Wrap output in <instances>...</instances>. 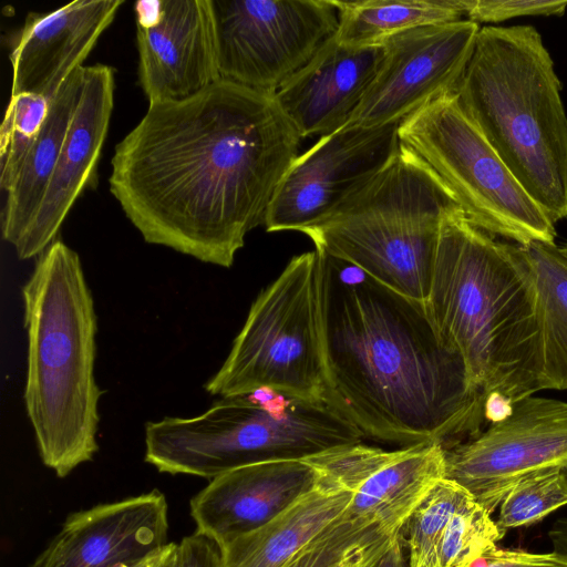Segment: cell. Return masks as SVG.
Here are the masks:
<instances>
[{
  "label": "cell",
  "instance_id": "obj_17",
  "mask_svg": "<svg viewBox=\"0 0 567 567\" xmlns=\"http://www.w3.org/2000/svg\"><path fill=\"white\" fill-rule=\"evenodd\" d=\"M168 504L158 489L71 513L30 567H116L168 540Z\"/></svg>",
  "mask_w": 567,
  "mask_h": 567
},
{
  "label": "cell",
  "instance_id": "obj_14",
  "mask_svg": "<svg viewBox=\"0 0 567 567\" xmlns=\"http://www.w3.org/2000/svg\"><path fill=\"white\" fill-rule=\"evenodd\" d=\"M319 482L352 492L351 517L402 530L405 522L445 474L444 447L421 443L385 451L361 443L307 458Z\"/></svg>",
  "mask_w": 567,
  "mask_h": 567
},
{
  "label": "cell",
  "instance_id": "obj_4",
  "mask_svg": "<svg viewBox=\"0 0 567 567\" xmlns=\"http://www.w3.org/2000/svg\"><path fill=\"white\" fill-rule=\"evenodd\" d=\"M24 404L42 463L68 476L99 451L97 320L81 259L55 239L22 287Z\"/></svg>",
  "mask_w": 567,
  "mask_h": 567
},
{
  "label": "cell",
  "instance_id": "obj_3",
  "mask_svg": "<svg viewBox=\"0 0 567 567\" xmlns=\"http://www.w3.org/2000/svg\"><path fill=\"white\" fill-rule=\"evenodd\" d=\"M425 310L483 395L487 425L542 391L537 291L523 246L477 228L463 210L445 216Z\"/></svg>",
  "mask_w": 567,
  "mask_h": 567
},
{
  "label": "cell",
  "instance_id": "obj_9",
  "mask_svg": "<svg viewBox=\"0 0 567 567\" xmlns=\"http://www.w3.org/2000/svg\"><path fill=\"white\" fill-rule=\"evenodd\" d=\"M399 138L444 182L474 226L520 246L555 243V224L466 116L455 93L404 118Z\"/></svg>",
  "mask_w": 567,
  "mask_h": 567
},
{
  "label": "cell",
  "instance_id": "obj_34",
  "mask_svg": "<svg viewBox=\"0 0 567 567\" xmlns=\"http://www.w3.org/2000/svg\"><path fill=\"white\" fill-rule=\"evenodd\" d=\"M553 551L567 559V517L557 519L548 532Z\"/></svg>",
  "mask_w": 567,
  "mask_h": 567
},
{
  "label": "cell",
  "instance_id": "obj_11",
  "mask_svg": "<svg viewBox=\"0 0 567 567\" xmlns=\"http://www.w3.org/2000/svg\"><path fill=\"white\" fill-rule=\"evenodd\" d=\"M444 477L492 514L519 480L567 463V402L524 396L475 437L444 449Z\"/></svg>",
  "mask_w": 567,
  "mask_h": 567
},
{
  "label": "cell",
  "instance_id": "obj_22",
  "mask_svg": "<svg viewBox=\"0 0 567 567\" xmlns=\"http://www.w3.org/2000/svg\"><path fill=\"white\" fill-rule=\"evenodd\" d=\"M83 70L84 66L75 70L51 100L41 132L16 181L7 190L1 231L3 239L13 248L31 224L48 189L81 96Z\"/></svg>",
  "mask_w": 567,
  "mask_h": 567
},
{
  "label": "cell",
  "instance_id": "obj_37",
  "mask_svg": "<svg viewBox=\"0 0 567 567\" xmlns=\"http://www.w3.org/2000/svg\"><path fill=\"white\" fill-rule=\"evenodd\" d=\"M561 248L565 251V254L567 255V243L564 246H561Z\"/></svg>",
  "mask_w": 567,
  "mask_h": 567
},
{
  "label": "cell",
  "instance_id": "obj_8",
  "mask_svg": "<svg viewBox=\"0 0 567 567\" xmlns=\"http://www.w3.org/2000/svg\"><path fill=\"white\" fill-rule=\"evenodd\" d=\"M205 390L220 398L270 390L324 401L322 267L316 248L292 257L257 296Z\"/></svg>",
  "mask_w": 567,
  "mask_h": 567
},
{
  "label": "cell",
  "instance_id": "obj_33",
  "mask_svg": "<svg viewBox=\"0 0 567 567\" xmlns=\"http://www.w3.org/2000/svg\"><path fill=\"white\" fill-rule=\"evenodd\" d=\"M177 548L176 543L168 542L165 546L142 559L121 564L116 567H177Z\"/></svg>",
  "mask_w": 567,
  "mask_h": 567
},
{
  "label": "cell",
  "instance_id": "obj_10",
  "mask_svg": "<svg viewBox=\"0 0 567 567\" xmlns=\"http://www.w3.org/2000/svg\"><path fill=\"white\" fill-rule=\"evenodd\" d=\"M220 78L275 94L338 31L332 0H212Z\"/></svg>",
  "mask_w": 567,
  "mask_h": 567
},
{
  "label": "cell",
  "instance_id": "obj_27",
  "mask_svg": "<svg viewBox=\"0 0 567 567\" xmlns=\"http://www.w3.org/2000/svg\"><path fill=\"white\" fill-rule=\"evenodd\" d=\"M505 533L486 508L470 498L450 520L433 567H472L485 551L496 546Z\"/></svg>",
  "mask_w": 567,
  "mask_h": 567
},
{
  "label": "cell",
  "instance_id": "obj_18",
  "mask_svg": "<svg viewBox=\"0 0 567 567\" xmlns=\"http://www.w3.org/2000/svg\"><path fill=\"white\" fill-rule=\"evenodd\" d=\"M123 0H78L48 13L30 12L10 39L11 95L52 100L113 22Z\"/></svg>",
  "mask_w": 567,
  "mask_h": 567
},
{
  "label": "cell",
  "instance_id": "obj_5",
  "mask_svg": "<svg viewBox=\"0 0 567 567\" xmlns=\"http://www.w3.org/2000/svg\"><path fill=\"white\" fill-rule=\"evenodd\" d=\"M533 25L483 27L455 90L458 103L554 224L567 219V115Z\"/></svg>",
  "mask_w": 567,
  "mask_h": 567
},
{
  "label": "cell",
  "instance_id": "obj_24",
  "mask_svg": "<svg viewBox=\"0 0 567 567\" xmlns=\"http://www.w3.org/2000/svg\"><path fill=\"white\" fill-rule=\"evenodd\" d=\"M338 10V40L353 47L383 44L423 25L464 19V0H332Z\"/></svg>",
  "mask_w": 567,
  "mask_h": 567
},
{
  "label": "cell",
  "instance_id": "obj_13",
  "mask_svg": "<svg viewBox=\"0 0 567 567\" xmlns=\"http://www.w3.org/2000/svg\"><path fill=\"white\" fill-rule=\"evenodd\" d=\"M480 29L478 23L462 19L388 39L381 66L348 124L401 123L427 103L455 93Z\"/></svg>",
  "mask_w": 567,
  "mask_h": 567
},
{
  "label": "cell",
  "instance_id": "obj_20",
  "mask_svg": "<svg viewBox=\"0 0 567 567\" xmlns=\"http://www.w3.org/2000/svg\"><path fill=\"white\" fill-rule=\"evenodd\" d=\"M384 58V44L353 47L329 38L274 94L301 138L343 127L364 97Z\"/></svg>",
  "mask_w": 567,
  "mask_h": 567
},
{
  "label": "cell",
  "instance_id": "obj_23",
  "mask_svg": "<svg viewBox=\"0 0 567 567\" xmlns=\"http://www.w3.org/2000/svg\"><path fill=\"white\" fill-rule=\"evenodd\" d=\"M523 247L537 291L540 390H567V255L555 243L537 241Z\"/></svg>",
  "mask_w": 567,
  "mask_h": 567
},
{
  "label": "cell",
  "instance_id": "obj_2",
  "mask_svg": "<svg viewBox=\"0 0 567 567\" xmlns=\"http://www.w3.org/2000/svg\"><path fill=\"white\" fill-rule=\"evenodd\" d=\"M317 249V248H316ZM324 401L373 440L401 445L467 441L487 426L485 400L425 305L320 249Z\"/></svg>",
  "mask_w": 567,
  "mask_h": 567
},
{
  "label": "cell",
  "instance_id": "obj_32",
  "mask_svg": "<svg viewBox=\"0 0 567 567\" xmlns=\"http://www.w3.org/2000/svg\"><path fill=\"white\" fill-rule=\"evenodd\" d=\"M177 545V567H223L219 545L203 534L195 532Z\"/></svg>",
  "mask_w": 567,
  "mask_h": 567
},
{
  "label": "cell",
  "instance_id": "obj_1",
  "mask_svg": "<svg viewBox=\"0 0 567 567\" xmlns=\"http://www.w3.org/2000/svg\"><path fill=\"white\" fill-rule=\"evenodd\" d=\"M300 140L274 94L220 79L148 103L114 147L110 192L146 243L229 268Z\"/></svg>",
  "mask_w": 567,
  "mask_h": 567
},
{
  "label": "cell",
  "instance_id": "obj_6",
  "mask_svg": "<svg viewBox=\"0 0 567 567\" xmlns=\"http://www.w3.org/2000/svg\"><path fill=\"white\" fill-rule=\"evenodd\" d=\"M362 437L323 400L261 390L220 398L197 416L148 422L145 462L161 473L213 480L250 464L307 460Z\"/></svg>",
  "mask_w": 567,
  "mask_h": 567
},
{
  "label": "cell",
  "instance_id": "obj_21",
  "mask_svg": "<svg viewBox=\"0 0 567 567\" xmlns=\"http://www.w3.org/2000/svg\"><path fill=\"white\" fill-rule=\"evenodd\" d=\"M351 498V491L318 482L277 517L220 547L223 567H285L346 511Z\"/></svg>",
  "mask_w": 567,
  "mask_h": 567
},
{
  "label": "cell",
  "instance_id": "obj_36",
  "mask_svg": "<svg viewBox=\"0 0 567 567\" xmlns=\"http://www.w3.org/2000/svg\"><path fill=\"white\" fill-rule=\"evenodd\" d=\"M560 475H561V480H563L565 489L567 492V463L564 464L563 466H560Z\"/></svg>",
  "mask_w": 567,
  "mask_h": 567
},
{
  "label": "cell",
  "instance_id": "obj_19",
  "mask_svg": "<svg viewBox=\"0 0 567 567\" xmlns=\"http://www.w3.org/2000/svg\"><path fill=\"white\" fill-rule=\"evenodd\" d=\"M318 478L307 460L256 463L218 475L190 499L196 532L223 547L277 517L316 488Z\"/></svg>",
  "mask_w": 567,
  "mask_h": 567
},
{
  "label": "cell",
  "instance_id": "obj_25",
  "mask_svg": "<svg viewBox=\"0 0 567 567\" xmlns=\"http://www.w3.org/2000/svg\"><path fill=\"white\" fill-rule=\"evenodd\" d=\"M401 536L380 523L343 512L316 535L285 567H351L384 555Z\"/></svg>",
  "mask_w": 567,
  "mask_h": 567
},
{
  "label": "cell",
  "instance_id": "obj_29",
  "mask_svg": "<svg viewBox=\"0 0 567 567\" xmlns=\"http://www.w3.org/2000/svg\"><path fill=\"white\" fill-rule=\"evenodd\" d=\"M567 505L560 467L534 472L519 480L499 503L497 525L503 529L535 524Z\"/></svg>",
  "mask_w": 567,
  "mask_h": 567
},
{
  "label": "cell",
  "instance_id": "obj_15",
  "mask_svg": "<svg viewBox=\"0 0 567 567\" xmlns=\"http://www.w3.org/2000/svg\"><path fill=\"white\" fill-rule=\"evenodd\" d=\"M134 10L148 103L183 100L221 79L212 0L137 1Z\"/></svg>",
  "mask_w": 567,
  "mask_h": 567
},
{
  "label": "cell",
  "instance_id": "obj_28",
  "mask_svg": "<svg viewBox=\"0 0 567 567\" xmlns=\"http://www.w3.org/2000/svg\"><path fill=\"white\" fill-rule=\"evenodd\" d=\"M51 100L23 93L11 95L0 127V186L8 190L34 145Z\"/></svg>",
  "mask_w": 567,
  "mask_h": 567
},
{
  "label": "cell",
  "instance_id": "obj_26",
  "mask_svg": "<svg viewBox=\"0 0 567 567\" xmlns=\"http://www.w3.org/2000/svg\"><path fill=\"white\" fill-rule=\"evenodd\" d=\"M473 496L457 483L442 478L410 515L404 532L409 567H433L442 536L458 508Z\"/></svg>",
  "mask_w": 567,
  "mask_h": 567
},
{
  "label": "cell",
  "instance_id": "obj_35",
  "mask_svg": "<svg viewBox=\"0 0 567 567\" xmlns=\"http://www.w3.org/2000/svg\"><path fill=\"white\" fill-rule=\"evenodd\" d=\"M378 567H409L408 558L402 548L401 536L383 556Z\"/></svg>",
  "mask_w": 567,
  "mask_h": 567
},
{
  "label": "cell",
  "instance_id": "obj_7",
  "mask_svg": "<svg viewBox=\"0 0 567 567\" xmlns=\"http://www.w3.org/2000/svg\"><path fill=\"white\" fill-rule=\"evenodd\" d=\"M461 210L444 182L400 144L375 177L301 233L315 248L425 305L441 223Z\"/></svg>",
  "mask_w": 567,
  "mask_h": 567
},
{
  "label": "cell",
  "instance_id": "obj_12",
  "mask_svg": "<svg viewBox=\"0 0 567 567\" xmlns=\"http://www.w3.org/2000/svg\"><path fill=\"white\" fill-rule=\"evenodd\" d=\"M399 125L347 124L321 136L285 173L266 214V230L302 231L328 217L391 162L401 144Z\"/></svg>",
  "mask_w": 567,
  "mask_h": 567
},
{
  "label": "cell",
  "instance_id": "obj_31",
  "mask_svg": "<svg viewBox=\"0 0 567 567\" xmlns=\"http://www.w3.org/2000/svg\"><path fill=\"white\" fill-rule=\"evenodd\" d=\"M472 567H567V559L554 551L534 554L494 546L485 551Z\"/></svg>",
  "mask_w": 567,
  "mask_h": 567
},
{
  "label": "cell",
  "instance_id": "obj_16",
  "mask_svg": "<svg viewBox=\"0 0 567 567\" xmlns=\"http://www.w3.org/2000/svg\"><path fill=\"white\" fill-rule=\"evenodd\" d=\"M115 70L86 65L80 100L69 124L44 197L14 247L19 259L39 257L55 239L83 190L96 184V171L114 106Z\"/></svg>",
  "mask_w": 567,
  "mask_h": 567
},
{
  "label": "cell",
  "instance_id": "obj_30",
  "mask_svg": "<svg viewBox=\"0 0 567 567\" xmlns=\"http://www.w3.org/2000/svg\"><path fill=\"white\" fill-rule=\"evenodd\" d=\"M466 19L480 22H502L517 17H561L567 0H464Z\"/></svg>",
  "mask_w": 567,
  "mask_h": 567
}]
</instances>
